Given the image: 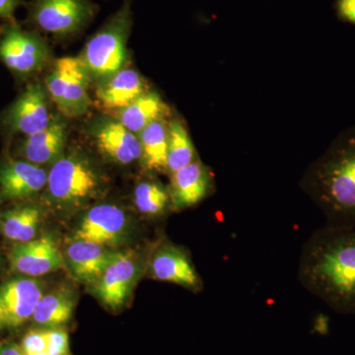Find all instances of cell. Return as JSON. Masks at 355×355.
Returning a JSON list of instances; mask_svg holds the SVG:
<instances>
[{
    "mask_svg": "<svg viewBox=\"0 0 355 355\" xmlns=\"http://www.w3.org/2000/svg\"><path fill=\"white\" fill-rule=\"evenodd\" d=\"M167 173L174 174L197 160L195 147L188 130L180 121L168 125Z\"/></svg>",
    "mask_w": 355,
    "mask_h": 355,
    "instance_id": "cb8c5ba5",
    "label": "cell"
},
{
    "mask_svg": "<svg viewBox=\"0 0 355 355\" xmlns=\"http://www.w3.org/2000/svg\"><path fill=\"white\" fill-rule=\"evenodd\" d=\"M169 113L167 105L155 92L147 91L127 108L119 112V121L128 130L139 135L153 121L162 120Z\"/></svg>",
    "mask_w": 355,
    "mask_h": 355,
    "instance_id": "ffe728a7",
    "label": "cell"
},
{
    "mask_svg": "<svg viewBox=\"0 0 355 355\" xmlns=\"http://www.w3.org/2000/svg\"><path fill=\"white\" fill-rule=\"evenodd\" d=\"M135 205L144 216H165L170 205H172L169 190L158 182H140L135 190Z\"/></svg>",
    "mask_w": 355,
    "mask_h": 355,
    "instance_id": "d4e9b609",
    "label": "cell"
},
{
    "mask_svg": "<svg viewBox=\"0 0 355 355\" xmlns=\"http://www.w3.org/2000/svg\"><path fill=\"white\" fill-rule=\"evenodd\" d=\"M298 279L331 310L355 314V227L315 230L301 250Z\"/></svg>",
    "mask_w": 355,
    "mask_h": 355,
    "instance_id": "6da1fadb",
    "label": "cell"
},
{
    "mask_svg": "<svg viewBox=\"0 0 355 355\" xmlns=\"http://www.w3.org/2000/svg\"><path fill=\"white\" fill-rule=\"evenodd\" d=\"M149 268L154 279L171 282L191 291L202 289V279L188 252L172 243H162L155 250Z\"/></svg>",
    "mask_w": 355,
    "mask_h": 355,
    "instance_id": "30bf717a",
    "label": "cell"
},
{
    "mask_svg": "<svg viewBox=\"0 0 355 355\" xmlns=\"http://www.w3.org/2000/svg\"><path fill=\"white\" fill-rule=\"evenodd\" d=\"M125 227L127 216L123 210L105 203L89 210L77 229L74 239L110 246L121 239Z\"/></svg>",
    "mask_w": 355,
    "mask_h": 355,
    "instance_id": "4fadbf2b",
    "label": "cell"
},
{
    "mask_svg": "<svg viewBox=\"0 0 355 355\" xmlns=\"http://www.w3.org/2000/svg\"><path fill=\"white\" fill-rule=\"evenodd\" d=\"M328 225L355 227V137L331 149L307 180Z\"/></svg>",
    "mask_w": 355,
    "mask_h": 355,
    "instance_id": "7a4b0ae2",
    "label": "cell"
},
{
    "mask_svg": "<svg viewBox=\"0 0 355 355\" xmlns=\"http://www.w3.org/2000/svg\"><path fill=\"white\" fill-rule=\"evenodd\" d=\"M338 10L343 19L355 24V0H338Z\"/></svg>",
    "mask_w": 355,
    "mask_h": 355,
    "instance_id": "f1b7e54d",
    "label": "cell"
},
{
    "mask_svg": "<svg viewBox=\"0 0 355 355\" xmlns=\"http://www.w3.org/2000/svg\"><path fill=\"white\" fill-rule=\"evenodd\" d=\"M25 355H36L46 352L48 331H31L24 336L21 345Z\"/></svg>",
    "mask_w": 355,
    "mask_h": 355,
    "instance_id": "484cf974",
    "label": "cell"
},
{
    "mask_svg": "<svg viewBox=\"0 0 355 355\" xmlns=\"http://www.w3.org/2000/svg\"><path fill=\"white\" fill-rule=\"evenodd\" d=\"M4 322L3 310H2L1 306H0V324Z\"/></svg>",
    "mask_w": 355,
    "mask_h": 355,
    "instance_id": "4dcf8cb0",
    "label": "cell"
},
{
    "mask_svg": "<svg viewBox=\"0 0 355 355\" xmlns=\"http://www.w3.org/2000/svg\"><path fill=\"white\" fill-rule=\"evenodd\" d=\"M100 182L99 175L87 159L72 153L53 163L46 186L51 200L74 207L94 197L99 191Z\"/></svg>",
    "mask_w": 355,
    "mask_h": 355,
    "instance_id": "8992f818",
    "label": "cell"
},
{
    "mask_svg": "<svg viewBox=\"0 0 355 355\" xmlns=\"http://www.w3.org/2000/svg\"><path fill=\"white\" fill-rule=\"evenodd\" d=\"M23 0H0V19L3 21L15 20L14 14L20 6H25Z\"/></svg>",
    "mask_w": 355,
    "mask_h": 355,
    "instance_id": "83f0119b",
    "label": "cell"
},
{
    "mask_svg": "<svg viewBox=\"0 0 355 355\" xmlns=\"http://www.w3.org/2000/svg\"><path fill=\"white\" fill-rule=\"evenodd\" d=\"M36 355H49V354H46V352H43V354H36Z\"/></svg>",
    "mask_w": 355,
    "mask_h": 355,
    "instance_id": "1f68e13d",
    "label": "cell"
},
{
    "mask_svg": "<svg viewBox=\"0 0 355 355\" xmlns=\"http://www.w3.org/2000/svg\"><path fill=\"white\" fill-rule=\"evenodd\" d=\"M40 221L41 211L36 207H17L4 214L1 222L2 232L12 241H32L37 234Z\"/></svg>",
    "mask_w": 355,
    "mask_h": 355,
    "instance_id": "7402d4cb",
    "label": "cell"
},
{
    "mask_svg": "<svg viewBox=\"0 0 355 355\" xmlns=\"http://www.w3.org/2000/svg\"><path fill=\"white\" fill-rule=\"evenodd\" d=\"M10 263L14 272L41 277L64 268V260L57 242L44 236L16 245L10 253Z\"/></svg>",
    "mask_w": 355,
    "mask_h": 355,
    "instance_id": "8fae6325",
    "label": "cell"
},
{
    "mask_svg": "<svg viewBox=\"0 0 355 355\" xmlns=\"http://www.w3.org/2000/svg\"><path fill=\"white\" fill-rule=\"evenodd\" d=\"M94 137L100 153L114 162L128 165L141 158L139 135L128 130L119 121L100 123L95 130Z\"/></svg>",
    "mask_w": 355,
    "mask_h": 355,
    "instance_id": "2e32d148",
    "label": "cell"
},
{
    "mask_svg": "<svg viewBox=\"0 0 355 355\" xmlns=\"http://www.w3.org/2000/svg\"><path fill=\"white\" fill-rule=\"evenodd\" d=\"M44 168L26 160L7 159L0 165V197L23 200L36 195L48 183Z\"/></svg>",
    "mask_w": 355,
    "mask_h": 355,
    "instance_id": "7c38bea8",
    "label": "cell"
},
{
    "mask_svg": "<svg viewBox=\"0 0 355 355\" xmlns=\"http://www.w3.org/2000/svg\"><path fill=\"white\" fill-rule=\"evenodd\" d=\"M132 24V11L127 2L91 37L80 57L91 78L102 83L123 69Z\"/></svg>",
    "mask_w": 355,
    "mask_h": 355,
    "instance_id": "3957f363",
    "label": "cell"
},
{
    "mask_svg": "<svg viewBox=\"0 0 355 355\" xmlns=\"http://www.w3.org/2000/svg\"><path fill=\"white\" fill-rule=\"evenodd\" d=\"M74 309V300L69 292L60 291L43 295L33 320L46 327H57L69 322Z\"/></svg>",
    "mask_w": 355,
    "mask_h": 355,
    "instance_id": "603a6c76",
    "label": "cell"
},
{
    "mask_svg": "<svg viewBox=\"0 0 355 355\" xmlns=\"http://www.w3.org/2000/svg\"><path fill=\"white\" fill-rule=\"evenodd\" d=\"M43 297V289L37 280H11L0 287V306L3 310L4 323L18 327L33 317Z\"/></svg>",
    "mask_w": 355,
    "mask_h": 355,
    "instance_id": "9a60e30c",
    "label": "cell"
},
{
    "mask_svg": "<svg viewBox=\"0 0 355 355\" xmlns=\"http://www.w3.org/2000/svg\"><path fill=\"white\" fill-rule=\"evenodd\" d=\"M214 190V178L200 160L171 175L169 193L173 209L182 210L195 207Z\"/></svg>",
    "mask_w": 355,
    "mask_h": 355,
    "instance_id": "5bb4252c",
    "label": "cell"
},
{
    "mask_svg": "<svg viewBox=\"0 0 355 355\" xmlns=\"http://www.w3.org/2000/svg\"><path fill=\"white\" fill-rule=\"evenodd\" d=\"M147 91L146 83L139 72L123 69L100 83L96 90V98L99 106L105 111L119 113Z\"/></svg>",
    "mask_w": 355,
    "mask_h": 355,
    "instance_id": "e0dca14e",
    "label": "cell"
},
{
    "mask_svg": "<svg viewBox=\"0 0 355 355\" xmlns=\"http://www.w3.org/2000/svg\"><path fill=\"white\" fill-rule=\"evenodd\" d=\"M91 77L81 58H58L46 77L49 97L67 118H78L91 106L88 89Z\"/></svg>",
    "mask_w": 355,
    "mask_h": 355,
    "instance_id": "5b68a950",
    "label": "cell"
},
{
    "mask_svg": "<svg viewBox=\"0 0 355 355\" xmlns=\"http://www.w3.org/2000/svg\"><path fill=\"white\" fill-rule=\"evenodd\" d=\"M67 137V125L62 121L53 119L44 130L25 137L21 142L19 153L26 161L34 164H48L60 157Z\"/></svg>",
    "mask_w": 355,
    "mask_h": 355,
    "instance_id": "ac0fdd59",
    "label": "cell"
},
{
    "mask_svg": "<svg viewBox=\"0 0 355 355\" xmlns=\"http://www.w3.org/2000/svg\"><path fill=\"white\" fill-rule=\"evenodd\" d=\"M0 355H25L22 349L16 345H4L0 347Z\"/></svg>",
    "mask_w": 355,
    "mask_h": 355,
    "instance_id": "f546056e",
    "label": "cell"
},
{
    "mask_svg": "<svg viewBox=\"0 0 355 355\" xmlns=\"http://www.w3.org/2000/svg\"><path fill=\"white\" fill-rule=\"evenodd\" d=\"M51 120L49 94L43 84L31 81L0 114V125L6 135H34L44 130Z\"/></svg>",
    "mask_w": 355,
    "mask_h": 355,
    "instance_id": "ba28073f",
    "label": "cell"
},
{
    "mask_svg": "<svg viewBox=\"0 0 355 355\" xmlns=\"http://www.w3.org/2000/svg\"><path fill=\"white\" fill-rule=\"evenodd\" d=\"M96 6L90 0H32L27 22L58 38L83 31L93 19Z\"/></svg>",
    "mask_w": 355,
    "mask_h": 355,
    "instance_id": "52a82bcc",
    "label": "cell"
},
{
    "mask_svg": "<svg viewBox=\"0 0 355 355\" xmlns=\"http://www.w3.org/2000/svg\"><path fill=\"white\" fill-rule=\"evenodd\" d=\"M48 44L37 31L23 29L16 20L0 25V62L16 78H30L48 64Z\"/></svg>",
    "mask_w": 355,
    "mask_h": 355,
    "instance_id": "277c9868",
    "label": "cell"
},
{
    "mask_svg": "<svg viewBox=\"0 0 355 355\" xmlns=\"http://www.w3.org/2000/svg\"><path fill=\"white\" fill-rule=\"evenodd\" d=\"M46 354L49 355H71L69 334L60 329L48 331Z\"/></svg>",
    "mask_w": 355,
    "mask_h": 355,
    "instance_id": "4316f807",
    "label": "cell"
},
{
    "mask_svg": "<svg viewBox=\"0 0 355 355\" xmlns=\"http://www.w3.org/2000/svg\"><path fill=\"white\" fill-rule=\"evenodd\" d=\"M168 125L164 119L153 121L139 135L141 159L146 169L150 171L167 173Z\"/></svg>",
    "mask_w": 355,
    "mask_h": 355,
    "instance_id": "44dd1931",
    "label": "cell"
},
{
    "mask_svg": "<svg viewBox=\"0 0 355 355\" xmlns=\"http://www.w3.org/2000/svg\"><path fill=\"white\" fill-rule=\"evenodd\" d=\"M139 273L135 254L130 252L111 253L101 277L96 282V294L111 309H119L128 300Z\"/></svg>",
    "mask_w": 355,
    "mask_h": 355,
    "instance_id": "9c48e42d",
    "label": "cell"
},
{
    "mask_svg": "<svg viewBox=\"0 0 355 355\" xmlns=\"http://www.w3.org/2000/svg\"><path fill=\"white\" fill-rule=\"evenodd\" d=\"M112 252L96 243L74 239L67 250L72 275L84 284H96L108 263Z\"/></svg>",
    "mask_w": 355,
    "mask_h": 355,
    "instance_id": "d6986e66",
    "label": "cell"
}]
</instances>
